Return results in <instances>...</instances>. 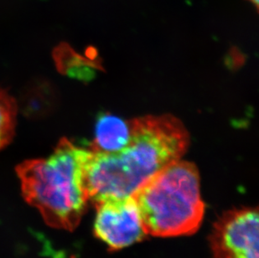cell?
Returning a JSON list of instances; mask_svg holds the SVG:
<instances>
[{
  "mask_svg": "<svg viewBox=\"0 0 259 258\" xmlns=\"http://www.w3.org/2000/svg\"><path fill=\"white\" fill-rule=\"evenodd\" d=\"M188 145V133L171 115L132 120L125 148L109 154L87 150L83 172L88 200L96 205L131 197L154 175L180 160Z\"/></svg>",
  "mask_w": 259,
  "mask_h": 258,
  "instance_id": "1",
  "label": "cell"
},
{
  "mask_svg": "<svg viewBox=\"0 0 259 258\" xmlns=\"http://www.w3.org/2000/svg\"><path fill=\"white\" fill-rule=\"evenodd\" d=\"M246 1H248V2L251 3V4L254 6L256 10H258L259 0H246Z\"/></svg>",
  "mask_w": 259,
  "mask_h": 258,
  "instance_id": "8",
  "label": "cell"
},
{
  "mask_svg": "<svg viewBox=\"0 0 259 258\" xmlns=\"http://www.w3.org/2000/svg\"><path fill=\"white\" fill-rule=\"evenodd\" d=\"M86 154L87 149L63 138L48 158L24 161L16 168L25 201L51 227L73 231L86 211Z\"/></svg>",
  "mask_w": 259,
  "mask_h": 258,
  "instance_id": "2",
  "label": "cell"
},
{
  "mask_svg": "<svg viewBox=\"0 0 259 258\" xmlns=\"http://www.w3.org/2000/svg\"><path fill=\"white\" fill-rule=\"evenodd\" d=\"M18 106L15 98L0 88V150L15 136Z\"/></svg>",
  "mask_w": 259,
  "mask_h": 258,
  "instance_id": "7",
  "label": "cell"
},
{
  "mask_svg": "<svg viewBox=\"0 0 259 258\" xmlns=\"http://www.w3.org/2000/svg\"><path fill=\"white\" fill-rule=\"evenodd\" d=\"M96 207L94 233L111 249L124 248L146 236L132 196L104 200Z\"/></svg>",
  "mask_w": 259,
  "mask_h": 258,
  "instance_id": "5",
  "label": "cell"
},
{
  "mask_svg": "<svg viewBox=\"0 0 259 258\" xmlns=\"http://www.w3.org/2000/svg\"><path fill=\"white\" fill-rule=\"evenodd\" d=\"M132 197L146 235H191L201 226L205 205L193 163L179 160L170 163L141 185Z\"/></svg>",
  "mask_w": 259,
  "mask_h": 258,
  "instance_id": "3",
  "label": "cell"
},
{
  "mask_svg": "<svg viewBox=\"0 0 259 258\" xmlns=\"http://www.w3.org/2000/svg\"><path fill=\"white\" fill-rule=\"evenodd\" d=\"M258 224L257 208L226 212L210 235L214 258H258Z\"/></svg>",
  "mask_w": 259,
  "mask_h": 258,
  "instance_id": "4",
  "label": "cell"
},
{
  "mask_svg": "<svg viewBox=\"0 0 259 258\" xmlns=\"http://www.w3.org/2000/svg\"><path fill=\"white\" fill-rule=\"evenodd\" d=\"M131 139V121L127 122L114 115L103 114L96 124L95 138L90 151L115 153L127 146Z\"/></svg>",
  "mask_w": 259,
  "mask_h": 258,
  "instance_id": "6",
  "label": "cell"
}]
</instances>
